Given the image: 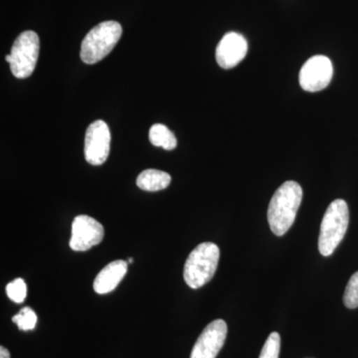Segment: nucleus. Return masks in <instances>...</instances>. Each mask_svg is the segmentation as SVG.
<instances>
[{
    "instance_id": "f257e3e1",
    "label": "nucleus",
    "mask_w": 358,
    "mask_h": 358,
    "mask_svg": "<svg viewBox=\"0 0 358 358\" xmlns=\"http://www.w3.org/2000/svg\"><path fill=\"white\" fill-rule=\"evenodd\" d=\"M303 199V189L296 181L282 183L273 195L268 208V222L277 236L288 232L296 219Z\"/></svg>"
},
{
    "instance_id": "f03ea898",
    "label": "nucleus",
    "mask_w": 358,
    "mask_h": 358,
    "mask_svg": "<svg viewBox=\"0 0 358 358\" xmlns=\"http://www.w3.org/2000/svg\"><path fill=\"white\" fill-rule=\"evenodd\" d=\"M220 250L212 242H205L195 247L188 256L183 278L188 287L199 289L210 282L217 270Z\"/></svg>"
},
{
    "instance_id": "7ed1b4c3",
    "label": "nucleus",
    "mask_w": 358,
    "mask_h": 358,
    "mask_svg": "<svg viewBox=\"0 0 358 358\" xmlns=\"http://www.w3.org/2000/svg\"><path fill=\"white\" fill-rule=\"evenodd\" d=\"M350 211L343 199H336L327 207L322 224L319 237V250L322 256L333 255L348 231Z\"/></svg>"
},
{
    "instance_id": "20e7f679",
    "label": "nucleus",
    "mask_w": 358,
    "mask_h": 358,
    "mask_svg": "<svg viewBox=\"0 0 358 358\" xmlns=\"http://www.w3.org/2000/svg\"><path fill=\"white\" fill-rule=\"evenodd\" d=\"M122 28L117 21H103L90 30L81 45L82 61L96 64L109 55L121 38Z\"/></svg>"
},
{
    "instance_id": "39448f33",
    "label": "nucleus",
    "mask_w": 358,
    "mask_h": 358,
    "mask_svg": "<svg viewBox=\"0 0 358 358\" xmlns=\"http://www.w3.org/2000/svg\"><path fill=\"white\" fill-rule=\"evenodd\" d=\"M40 41L36 32L27 30L21 33L11 48V72L18 79L29 77L38 60Z\"/></svg>"
},
{
    "instance_id": "423d86ee",
    "label": "nucleus",
    "mask_w": 358,
    "mask_h": 358,
    "mask_svg": "<svg viewBox=\"0 0 358 358\" xmlns=\"http://www.w3.org/2000/svg\"><path fill=\"white\" fill-rule=\"evenodd\" d=\"M333 63L324 55L308 59L300 71V85L305 91L315 93L326 89L333 79Z\"/></svg>"
},
{
    "instance_id": "0eeeda50",
    "label": "nucleus",
    "mask_w": 358,
    "mask_h": 358,
    "mask_svg": "<svg viewBox=\"0 0 358 358\" xmlns=\"http://www.w3.org/2000/svg\"><path fill=\"white\" fill-rule=\"evenodd\" d=\"M109 127L102 120L90 124L85 138V159L92 166H102L110 154Z\"/></svg>"
},
{
    "instance_id": "6e6552de",
    "label": "nucleus",
    "mask_w": 358,
    "mask_h": 358,
    "mask_svg": "<svg viewBox=\"0 0 358 358\" xmlns=\"http://www.w3.org/2000/svg\"><path fill=\"white\" fill-rule=\"evenodd\" d=\"M105 230L102 224L88 215H79L72 224L70 248L77 252L88 251L102 242Z\"/></svg>"
},
{
    "instance_id": "1a4fd4ad",
    "label": "nucleus",
    "mask_w": 358,
    "mask_h": 358,
    "mask_svg": "<svg viewBox=\"0 0 358 358\" xmlns=\"http://www.w3.org/2000/svg\"><path fill=\"white\" fill-rule=\"evenodd\" d=\"M228 327L223 320L210 322L193 346L190 358H216L227 336Z\"/></svg>"
},
{
    "instance_id": "9d476101",
    "label": "nucleus",
    "mask_w": 358,
    "mask_h": 358,
    "mask_svg": "<svg viewBox=\"0 0 358 358\" xmlns=\"http://www.w3.org/2000/svg\"><path fill=\"white\" fill-rule=\"evenodd\" d=\"M247 51L248 43L243 35L229 32L219 42L216 48V61L223 69H232L246 57Z\"/></svg>"
},
{
    "instance_id": "9b49d317",
    "label": "nucleus",
    "mask_w": 358,
    "mask_h": 358,
    "mask_svg": "<svg viewBox=\"0 0 358 358\" xmlns=\"http://www.w3.org/2000/svg\"><path fill=\"white\" fill-rule=\"evenodd\" d=\"M128 272V263L122 260L108 264L96 275L94 281V291L99 294H109L114 291Z\"/></svg>"
},
{
    "instance_id": "f8f14e48",
    "label": "nucleus",
    "mask_w": 358,
    "mask_h": 358,
    "mask_svg": "<svg viewBox=\"0 0 358 358\" xmlns=\"http://www.w3.org/2000/svg\"><path fill=\"white\" fill-rule=\"evenodd\" d=\"M171 182V176L157 169H147L136 178V185L145 192H159L166 189Z\"/></svg>"
},
{
    "instance_id": "ddd939ff",
    "label": "nucleus",
    "mask_w": 358,
    "mask_h": 358,
    "mask_svg": "<svg viewBox=\"0 0 358 358\" xmlns=\"http://www.w3.org/2000/svg\"><path fill=\"white\" fill-rule=\"evenodd\" d=\"M150 141L155 147L162 148L166 150H173L178 145L176 136L167 127L162 124H155L150 128Z\"/></svg>"
},
{
    "instance_id": "4468645a",
    "label": "nucleus",
    "mask_w": 358,
    "mask_h": 358,
    "mask_svg": "<svg viewBox=\"0 0 358 358\" xmlns=\"http://www.w3.org/2000/svg\"><path fill=\"white\" fill-rule=\"evenodd\" d=\"M13 322L17 324L20 331H33L36 327L37 315L31 308H23L17 315H14Z\"/></svg>"
},
{
    "instance_id": "2eb2a0df",
    "label": "nucleus",
    "mask_w": 358,
    "mask_h": 358,
    "mask_svg": "<svg viewBox=\"0 0 358 358\" xmlns=\"http://www.w3.org/2000/svg\"><path fill=\"white\" fill-rule=\"evenodd\" d=\"M6 294L14 303H22L27 296V286H26L24 280L18 278V279L9 282L6 286Z\"/></svg>"
},
{
    "instance_id": "dca6fc26",
    "label": "nucleus",
    "mask_w": 358,
    "mask_h": 358,
    "mask_svg": "<svg viewBox=\"0 0 358 358\" xmlns=\"http://www.w3.org/2000/svg\"><path fill=\"white\" fill-rule=\"evenodd\" d=\"M343 303L348 308H358V272L352 275L346 285Z\"/></svg>"
},
{
    "instance_id": "f3484780",
    "label": "nucleus",
    "mask_w": 358,
    "mask_h": 358,
    "mask_svg": "<svg viewBox=\"0 0 358 358\" xmlns=\"http://www.w3.org/2000/svg\"><path fill=\"white\" fill-rule=\"evenodd\" d=\"M280 348H281L280 334L272 333L266 341L259 358H279Z\"/></svg>"
},
{
    "instance_id": "a211bd4d",
    "label": "nucleus",
    "mask_w": 358,
    "mask_h": 358,
    "mask_svg": "<svg viewBox=\"0 0 358 358\" xmlns=\"http://www.w3.org/2000/svg\"><path fill=\"white\" fill-rule=\"evenodd\" d=\"M0 358H10V353L4 346H0Z\"/></svg>"
},
{
    "instance_id": "6ab92c4d",
    "label": "nucleus",
    "mask_w": 358,
    "mask_h": 358,
    "mask_svg": "<svg viewBox=\"0 0 358 358\" xmlns=\"http://www.w3.org/2000/svg\"><path fill=\"white\" fill-rule=\"evenodd\" d=\"M6 60L7 63H10L11 62V55H10V54H8V55L6 56Z\"/></svg>"
},
{
    "instance_id": "aec40b11",
    "label": "nucleus",
    "mask_w": 358,
    "mask_h": 358,
    "mask_svg": "<svg viewBox=\"0 0 358 358\" xmlns=\"http://www.w3.org/2000/svg\"><path fill=\"white\" fill-rule=\"evenodd\" d=\"M133 262H134V259L133 258H129L128 263L129 264H131Z\"/></svg>"
}]
</instances>
